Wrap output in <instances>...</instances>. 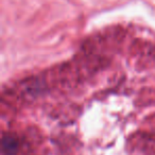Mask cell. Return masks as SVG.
I'll use <instances>...</instances> for the list:
<instances>
[{
	"label": "cell",
	"mask_w": 155,
	"mask_h": 155,
	"mask_svg": "<svg viewBox=\"0 0 155 155\" xmlns=\"http://www.w3.org/2000/svg\"><path fill=\"white\" fill-rule=\"evenodd\" d=\"M18 150V141L12 136H5L2 138V151L7 155H13Z\"/></svg>",
	"instance_id": "1"
}]
</instances>
